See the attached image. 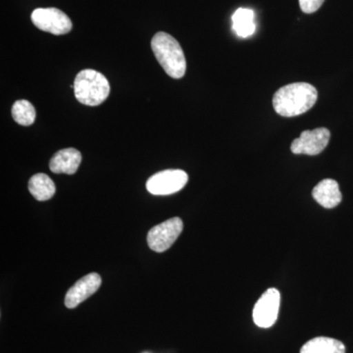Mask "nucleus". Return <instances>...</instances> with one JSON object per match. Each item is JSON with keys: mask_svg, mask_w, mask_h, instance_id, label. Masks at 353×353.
<instances>
[{"mask_svg": "<svg viewBox=\"0 0 353 353\" xmlns=\"http://www.w3.org/2000/svg\"><path fill=\"white\" fill-rule=\"evenodd\" d=\"M152 50L158 63L173 79H181L187 71L185 53L180 43L167 32H159L152 41Z\"/></svg>", "mask_w": 353, "mask_h": 353, "instance_id": "nucleus-2", "label": "nucleus"}, {"mask_svg": "<svg viewBox=\"0 0 353 353\" xmlns=\"http://www.w3.org/2000/svg\"><path fill=\"white\" fill-rule=\"evenodd\" d=\"M330 138H331V132L327 128H317L312 131H304L301 132L299 139L292 141L290 150L294 154L314 157L327 148Z\"/></svg>", "mask_w": 353, "mask_h": 353, "instance_id": "nucleus-8", "label": "nucleus"}, {"mask_svg": "<svg viewBox=\"0 0 353 353\" xmlns=\"http://www.w3.org/2000/svg\"><path fill=\"white\" fill-rule=\"evenodd\" d=\"M317 99V90L310 83H290L274 94L273 106L283 117H296L310 110Z\"/></svg>", "mask_w": 353, "mask_h": 353, "instance_id": "nucleus-1", "label": "nucleus"}, {"mask_svg": "<svg viewBox=\"0 0 353 353\" xmlns=\"http://www.w3.org/2000/svg\"><path fill=\"white\" fill-rule=\"evenodd\" d=\"M324 1L325 0H299V6L303 12L311 14L316 12Z\"/></svg>", "mask_w": 353, "mask_h": 353, "instance_id": "nucleus-16", "label": "nucleus"}, {"mask_svg": "<svg viewBox=\"0 0 353 353\" xmlns=\"http://www.w3.org/2000/svg\"><path fill=\"white\" fill-rule=\"evenodd\" d=\"M82 162V154L76 148H64L53 155L50 162V169L55 174L73 175L78 171Z\"/></svg>", "mask_w": 353, "mask_h": 353, "instance_id": "nucleus-10", "label": "nucleus"}, {"mask_svg": "<svg viewBox=\"0 0 353 353\" xmlns=\"http://www.w3.org/2000/svg\"><path fill=\"white\" fill-rule=\"evenodd\" d=\"M32 24L41 31L61 36L71 32L72 21L68 16L57 8H38L32 13Z\"/></svg>", "mask_w": 353, "mask_h": 353, "instance_id": "nucleus-4", "label": "nucleus"}, {"mask_svg": "<svg viewBox=\"0 0 353 353\" xmlns=\"http://www.w3.org/2000/svg\"><path fill=\"white\" fill-rule=\"evenodd\" d=\"M29 190L32 196L39 201L52 199L57 192L54 183L46 174H36L30 179Z\"/></svg>", "mask_w": 353, "mask_h": 353, "instance_id": "nucleus-12", "label": "nucleus"}, {"mask_svg": "<svg viewBox=\"0 0 353 353\" xmlns=\"http://www.w3.org/2000/svg\"><path fill=\"white\" fill-rule=\"evenodd\" d=\"M183 229L181 218L166 220L161 224L152 228L148 234V243L155 252H164L173 245Z\"/></svg>", "mask_w": 353, "mask_h": 353, "instance_id": "nucleus-6", "label": "nucleus"}, {"mask_svg": "<svg viewBox=\"0 0 353 353\" xmlns=\"http://www.w3.org/2000/svg\"><path fill=\"white\" fill-rule=\"evenodd\" d=\"M74 92L77 101L88 106L101 105L110 94L106 77L92 69H85L76 76Z\"/></svg>", "mask_w": 353, "mask_h": 353, "instance_id": "nucleus-3", "label": "nucleus"}, {"mask_svg": "<svg viewBox=\"0 0 353 353\" xmlns=\"http://www.w3.org/2000/svg\"><path fill=\"white\" fill-rule=\"evenodd\" d=\"M312 196L324 208H334L341 203L343 199L340 187L336 181L325 179L312 190Z\"/></svg>", "mask_w": 353, "mask_h": 353, "instance_id": "nucleus-11", "label": "nucleus"}, {"mask_svg": "<svg viewBox=\"0 0 353 353\" xmlns=\"http://www.w3.org/2000/svg\"><path fill=\"white\" fill-rule=\"evenodd\" d=\"M188 181L189 176L185 171L169 169L150 176L146 183V189L154 196H169L180 192Z\"/></svg>", "mask_w": 353, "mask_h": 353, "instance_id": "nucleus-5", "label": "nucleus"}, {"mask_svg": "<svg viewBox=\"0 0 353 353\" xmlns=\"http://www.w3.org/2000/svg\"><path fill=\"white\" fill-rule=\"evenodd\" d=\"M233 31L236 36L245 39L252 37L256 30L254 23V12L252 9L239 8L232 16Z\"/></svg>", "mask_w": 353, "mask_h": 353, "instance_id": "nucleus-13", "label": "nucleus"}, {"mask_svg": "<svg viewBox=\"0 0 353 353\" xmlns=\"http://www.w3.org/2000/svg\"><path fill=\"white\" fill-rule=\"evenodd\" d=\"M101 285V276L97 273H90L80 279L75 285L67 292L65 296V305L67 308H76L79 304L87 301L99 290Z\"/></svg>", "mask_w": 353, "mask_h": 353, "instance_id": "nucleus-9", "label": "nucleus"}, {"mask_svg": "<svg viewBox=\"0 0 353 353\" xmlns=\"http://www.w3.org/2000/svg\"><path fill=\"white\" fill-rule=\"evenodd\" d=\"M301 353H345V347L340 341L318 336L303 345Z\"/></svg>", "mask_w": 353, "mask_h": 353, "instance_id": "nucleus-14", "label": "nucleus"}, {"mask_svg": "<svg viewBox=\"0 0 353 353\" xmlns=\"http://www.w3.org/2000/svg\"><path fill=\"white\" fill-rule=\"evenodd\" d=\"M12 117L16 123L22 126H31L36 120V108L31 102L25 101H17L12 106Z\"/></svg>", "mask_w": 353, "mask_h": 353, "instance_id": "nucleus-15", "label": "nucleus"}, {"mask_svg": "<svg viewBox=\"0 0 353 353\" xmlns=\"http://www.w3.org/2000/svg\"><path fill=\"white\" fill-rule=\"evenodd\" d=\"M280 304V292L274 288L267 290L255 303L253 321L260 328H270L277 321Z\"/></svg>", "mask_w": 353, "mask_h": 353, "instance_id": "nucleus-7", "label": "nucleus"}]
</instances>
